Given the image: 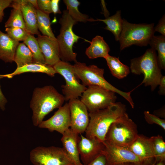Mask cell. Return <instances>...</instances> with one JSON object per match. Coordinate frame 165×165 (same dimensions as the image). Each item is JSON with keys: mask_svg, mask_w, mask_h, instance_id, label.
Masks as SVG:
<instances>
[{"mask_svg": "<svg viewBox=\"0 0 165 165\" xmlns=\"http://www.w3.org/2000/svg\"><path fill=\"white\" fill-rule=\"evenodd\" d=\"M53 67L56 73L60 74L65 79V84L61 86L65 101L78 99L81 97L87 88L79 82L73 65L61 60Z\"/></svg>", "mask_w": 165, "mask_h": 165, "instance_id": "9", "label": "cell"}, {"mask_svg": "<svg viewBox=\"0 0 165 165\" xmlns=\"http://www.w3.org/2000/svg\"><path fill=\"white\" fill-rule=\"evenodd\" d=\"M104 143L105 147L102 154L105 157L106 165H116L127 162L146 163L125 147L113 145L104 141Z\"/></svg>", "mask_w": 165, "mask_h": 165, "instance_id": "12", "label": "cell"}, {"mask_svg": "<svg viewBox=\"0 0 165 165\" xmlns=\"http://www.w3.org/2000/svg\"><path fill=\"white\" fill-rule=\"evenodd\" d=\"M78 148L83 164L87 165L102 154L105 145L102 142L96 138H88L80 134Z\"/></svg>", "mask_w": 165, "mask_h": 165, "instance_id": "14", "label": "cell"}, {"mask_svg": "<svg viewBox=\"0 0 165 165\" xmlns=\"http://www.w3.org/2000/svg\"><path fill=\"white\" fill-rule=\"evenodd\" d=\"M159 90L158 93L160 95H165V76L162 75L159 84Z\"/></svg>", "mask_w": 165, "mask_h": 165, "instance_id": "38", "label": "cell"}, {"mask_svg": "<svg viewBox=\"0 0 165 165\" xmlns=\"http://www.w3.org/2000/svg\"><path fill=\"white\" fill-rule=\"evenodd\" d=\"M49 119L43 121L38 126L52 132L56 131L63 134L71 126L70 112L68 103L58 108Z\"/></svg>", "mask_w": 165, "mask_h": 165, "instance_id": "13", "label": "cell"}, {"mask_svg": "<svg viewBox=\"0 0 165 165\" xmlns=\"http://www.w3.org/2000/svg\"><path fill=\"white\" fill-rule=\"evenodd\" d=\"M23 42L29 48L32 53L33 62L40 64H45L44 57L36 38L33 35L29 34Z\"/></svg>", "mask_w": 165, "mask_h": 165, "instance_id": "29", "label": "cell"}, {"mask_svg": "<svg viewBox=\"0 0 165 165\" xmlns=\"http://www.w3.org/2000/svg\"><path fill=\"white\" fill-rule=\"evenodd\" d=\"M16 1L20 5L27 31L32 35H40L37 26L36 9L28 0Z\"/></svg>", "mask_w": 165, "mask_h": 165, "instance_id": "18", "label": "cell"}, {"mask_svg": "<svg viewBox=\"0 0 165 165\" xmlns=\"http://www.w3.org/2000/svg\"><path fill=\"white\" fill-rule=\"evenodd\" d=\"M64 101V96L52 86L35 88L30 104L33 125L38 126L46 115L61 107Z\"/></svg>", "mask_w": 165, "mask_h": 165, "instance_id": "2", "label": "cell"}, {"mask_svg": "<svg viewBox=\"0 0 165 165\" xmlns=\"http://www.w3.org/2000/svg\"><path fill=\"white\" fill-rule=\"evenodd\" d=\"M59 23L61 27L56 39L59 48L60 59L67 62L73 61L75 63L77 62V54L73 52V47L80 37L73 32V27L77 22L72 18L67 10H64Z\"/></svg>", "mask_w": 165, "mask_h": 165, "instance_id": "6", "label": "cell"}, {"mask_svg": "<svg viewBox=\"0 0 165 165\" xmlns=\"http://www.w3.org/2000/svg\"><path fill=\"white\" fill-rule=\"evenodd\" d=\"M116 165H148L145 163L127 162L117 164Z\"/></svg>", "mask_w": 165, "mask_h": 165, "instance_id": "40", "label": "cell"}, {"mask_svg": "<svg viewBox=\"0 0 165 165\" xmlns=\"http://www.w3.org/2000/svg\"><path fill=\"white\" fill-rule=\"evenodd\" d=\"M36 12L38 30L43 35L56 38L51 29L49 14L45 13L39 9H36Z\"/></svg>", "mask_w": 165, "mask_h": 165, "instance_id": "28", "label": "cell"}, {"mask_svg": "<svg viewBox=\"0 0 165 165\" xmlns=\"http://www.w3.org/2000/svg\"><path fill=\"white\" fill-rule=\"evenodd\" d=\"M154 24H135L123 19V27L119 41L122 50L132 45L147 46L154 35Z\"/></svg>", "mask_w": 165, "mask_h": 165, "instance_id": "7", "label": "cell"}, {"mask_svg": "<svg viewBox=\"0 0 165 165\" xmlns=\"http://www.w3.org/2000/svg\"><path fill=\"white\" fill-rule=\"evenodd\" d=\"M106 159L105 156L101 154L87 165H106ZM82 165H84L82 164Z\"/></svg>", "mask_w": 165, "mask_h": 165, "instance_id": "36", "label": "cell"}, {"mask_svg": "<svg viewBox=\"0 0 165 165\" xmlns=\"http://www.w3.org/2000/svg\"><path fill=\"white\" fill-rule=\"evenodd\" d=\"M120 10L117 11L114 15L105 19L94 20V21H99L104 23L106 25L105 29L111 32L116 41H119L122 29L123 19Z\"/></svg>", "mask_w": 165, "mask_h": 165, "instance_id": "22", "label": "cell"}, {"mask_svg": "<svg viewBox=\"0 0 165 165\" xmlns=\"http://www.w3.org/2000/svg\"><path fill=\"white\" fill-rule=\"evenodd\" d=\"M36 39L44 56L45 64L53 66L61 60L56 38L39 35Z\"/></svg>", "mask_w": 165, "mask_h": 165, "instance_id": "16", "label": "cell"}, {"mask_svg": "<svg viewBox=\"0 0 165 165\" xmlns=\"http://www.w3.org/2000/svg\"><path fill=\"white\" fill-rule=\"evenodd\" d=\"M30 160L34 165H73L62 148L39 146L30 153Z\"/></svg>", "mask_w": 165, "mask_h": 165, "instance_id": "10", "label": "cell"}, {"mask_svg": "<svg viewBox=\"0 0 165 165\" xmlns=\"http://www.w3.org/2000/svg\"><path fill=\"white\" fill-rule=\"evenodd\" d=\"M105 59L111 74L116 78L123 79L130 73V68L122 63L119 58L109 55Z\"/></svg>", "mask_w": 165, "mask_h": 165, "instance_id": "23", "label": "cell"}, {"mask_svg": "<svg viewBox=\"0 0 165 165\" xmlns=\"http://www.w3.org/2000/svg\"><path fill=\"white\" fill-rule=\"evenodd\" d=\"M130 150L148 165H155L156 161L151 137L138 135L134 141L124 147Z\"/></svg>", "mask_w": 165, "mask_h": 165, "instance_id": "15", "label": "cell"}, {"mask_svg": "<svg viewBox=\"0 0 165 165\" xmlns=\"http://www.w3.org/2000/svg\"><path fill=\"white\" fill-rule=\"evenodd\" d=\"M74 71L84 86H98L118 94L129 103L132 108L134 103L130 96L131 92H125L118 89L109 83L104 76V69L95 65L87 66L84 63L77 62L73 65Z\"/></svg>", "mask_w": 165, "mask_h": 165, "instance_id": "4", "label": "cell"}, {"mask_svg": "<svg viewBox=\"0 0 165 165\" xmlns=\"http://www.w3.org/2000/svg\"><path fill=\"white\" fill-rule=\"evenodd\" d=\"M156 163L165 161V142L162 136L158 135L151 137Z\"/></svg>", "mask_w": 165, "mask_h": 165, "instance_id": "30", "label": "cell"}, {"mask_svg": "<svg viewBox=\"0 0 165 165\" xmlns=\"http://www.w3.org/2000/svg\"><path fill=\"white\" fill-rule=\"evenodd\" d=\"M13 61L17 64V68L34 63L32 53L24 43H19L18 45L15 52Z\"/></svg>", "mask_w": 165, "mask_h": 165, "instance_id": "25", "label": "cell"}, {"mask_svg": "<svg viewBox=\"0 0 165 165\" xmlns=\"http://www.w3.org/2000/svg\"><path fill=\"white\" fill-rule=\"evenodd\" d=\"M12 0H0V23L4 16V10L9 7L12 2Z\"/></svg>", "mask_w": 165, "mask_h": 165, "instance_id": "35", "label": "cell"}, {"mask_svg": "<svg viewBox=\"0 0 165 165\" xmlns=\"http://www.w3.org/2000/svg\"><path fill=\"white\" fill-rule=\"evenodd\" d=\"M4 78L3 75L0 74V79ZM7 100L2 93L0 85V108L3 111L5 109V106L7 102Z\"/></svg>", "mask_w": 165, "mask_h": 165, "instance_id": "37", "label": "cell"}, {"mask_svg": "<svg viewBox=\"0 0 165 165\" xmlns=\"http://www.w3.org/2000/svg\"><path fill=\"white\" fill-rule=\"evenodd\" d=\"M130 70L135 75L143 74L144 79L140 85L150 86L153 91L159 85L163 75L157 60L156 50L151 48L146 50L140 57L130 61Z\"/></svg>", "mask_w": 165, "mask_h": 165, "instance_id": "3", "label": "cell"}, {"mask_svg": "<svg viewBox=\"0 0 165 165\" xmlns=\"http://www.w3.org/2000/svg\"><path fill=\"white\" fill-rule=\"evenodd\" d=\"M144 118L146 122L150 124H155L165 130V120L161 119L154 114H152L148 111L144 112Z\"/></svg>", "mask_w": 165, "mask_h": 165, "instance_id": "32", "label": "cell"}, {"mask_svg": "<svg viewBox=\"0 0 165 165\" xmlns=\"http://www.w3.org/2000/svg\"><path fill=\"white\" fill-rule=\"evenodd\" d=\"M126 112L125 105L118 102L107 108L89 112L90 119L85 132V137L88 138H96L104 142L110 126L127 113Z\"/></svg>", "mask_w": 165, "mask_h": 165, "instance_id": "1", "label": "cell"}, {"mask_svg": "<svg viewBox=\"0 0 165 165\" xmlns=\"http://www.w3.org/2000/svg\"><path fill=\"white\" fill-rule=\"evenodd\" d=\"M10 7L13 8L10 16L5 23L6 28L18 27L26 30L25 23L19 4L16 0H13Z\"/></svg>", "mask_w": 165, "mask_h": 165, "instance_id": "24", "label": "cell"}, {"mask_svg": "<svg viewBox=\"0 0 165 165\" xmlns=\"http://www.w3.org/2000/svg\"><path fill=\"white\" fill-rule=\"evenodd\" d=\"M19 42L0 30V59L6 63H11Z\"/></svg>", "mask_w": 165, "mask_h": 165, "instance_id": "19", "label": "cell"}, {"mask_svg": "<svg viewBox=\"0 0 165 165\" xmlns=\"http://www.w3.org/2000/svg\"><path fill=\"white\" fill-rule=\"evenodd\" d=\"M28 1L36 9H38V7L37 0H28Z\"/></svg>", "mask_w": 165, "mask_h": 165, "instance_id": "41", "label": "cell"}, {"mask_svg": "<svg viewBox=\"0 0 165 165\" xmlns=\"http://www.w3.org/2000/svg\"><path fill=\"white\" fill-rule=\"evenodd\" d=\"M156 165H165V161H160L156 163Z\"/></svg>", "mask_w": 165, "mask_h": 165, "instance_id": "42", "label": "cell"}, {"mask_svg": "<svg viewBox=\"0 0 165 165\" xmlns=\"http://www.w3.org/2000/svg\"><path fill=\"white\" fill-rule=\"evenodd\" d=\"M151 48L158 51L157 56L159 66L161 70H165V36H155L152 38L149 44Z\"/></svg>", "mask_w": 165, "mask_h": 165, "instance_id": "26", "label": "cell"}, {"mask_svg": "<svg viewBox=\"0 0 165 165\" xmlns=\"http://www.w3.org/2000/svg\"><path fill=\"white\" fill-rule=\"evenodd\" d=\"M69 15L76 22L86 23L87 21H94V19L89 18V16L82 14L79 10L78 6L80 2L77 0H64Z\"/></svg>", "mask_w": 165, "mask_h": 165, "instance_id": "27", "label": "cell"}, {"mask_svg": "<svg viewBox=\"0 0 165 165\" xmlns=\"http://www.w3.org/2000/svg\"><path fill=\"white\" fill-rule=\"evenodd\" d=\"M138 135L137 125L126 113L111 124L104 141L113 145L125 147L132 143Z\"/></svg>", "mask_w": 165, "mask_h": 165, "instance_id": "5", "label": "cell"}, {"mask_svg": "<svg viewBox=\"0 0 165 165\" xmlns=\"http://www.w3.org/2000/svg\"><path fill=\"white\" fill-rule=\"evenodd\" d=\"M60 1L59 0H51L52 12L55 14L57 13L61 14V13L59 6Z\"/></svg>", "mask_w": 165, "mask_h": 165, "instance_id": "39", "label": "cell"}, {"mask_svg": "<svg viewBox=\"0 0 165 165\" xmlns=\"http://www.w3.org/2000/svg\"><path fill=\"white\" fill-rule=\"evenodd\" d=\"M70 129L79 134L85 132L89 122V112L85 105L78 99L69 101Z\"/></svg>", "mask_w": 165, "mask_h": 165, "instance_id": "11", "label": "cell"}, {"mask_svg": "<svg viewBox=\"0 0 165 165\" xmlns=\"http://www.w3.org/2000/svg\"><path fill=\"white\" fill-rule=\"evenodd\" d=\"M79 134L69 128L62 134L61 138L62 148L73 165L82 164L80 160L78 146Z\"/></svg>", "mask_w": 165, "mask_h": 165, "instance_id": "17", "label": "cell"}, {"mask_svg": "<svg viewBox=\"0 0 165 165\" xmlns=\"http://www.w3.org/2000/svg\"><path fill=\"white\" fill-rule=\"evenodd\" d=\"M37 4L38 9L42 12L49 14L53 13L51 0H38Z\"/></svg>", "mask_w": 165, "mask_h": 165, "instance_id": "33", "label": "cell"}, {"mask_svg": "<svg viewBox=\"0 0 165 165\" xmlns=\"http://www.w3.org/2000/svg\"><path fill=\"white\" fill-rule=\"evenodd\" d=\"M114 92L97 86H88L81 96V101L89 112L107 108L116 103Z\"/></svg>", "mask_w": 165, "mask_h": 165, "instance_id": "8", "label": "cell"}, {"mask_svg": "<svg viewBox=\"0 0 165 165\" xmlns=\"http://www.w3.org/2000/svg\"><path fill=\"white\" fill-rule=\"evenodd\" d=\"M155 32H159L162 35L165 36V16L164 14L159 20L157 25L154 27Z\"/></svg>", "mask_w": 165, "mask_h": 165, "instance_id": "34", "label": "cell"}, {"mask_svg": "<svg viewBox=\"0 0 165 165\" xmlns=\"http://www.w3.org/2000/svg\"><path fill=\"white\" fill-rule=\"evenodd\" d=\"M28 72L44 73L51 77L54 76L56 73L53 66L45 64L32 63L16 68L12 73L4 75V78H11L16 75Z\"/></svg>", "mask_w": 165, "mask_h": 165, "instance_id": "21", "label": "cell"}, {"mask_svg": "<svg viewBox=\"0 0 165 165\" xmlns=\"http://www.w3.org/2000/svg\"><path fill=\"white\" fill-rule=\"evenodd\" d=\"M5 31L11 37L18 42H24L30 34L26 30L18 27L6 28Z\"/></svg>", "mask_w": 165, "mask_h": 165, "instance_id": "31", "label": "cell"}, {"mask_svg": "<svg viewBox=\"0 0 165 165\" xmlns=\"http://www.w3.org/2000/svg\"><path fill=\"white\" fill-rule=\"evenodd\" d=\"M90 45L87 48L85 53L90 59L99 57L105 59L109 55L110 48L102 37L97 35L89 42Z\"/></svg>", "mask_w": 165, "mask_h": 165, "instance_id": "20", "label": "cell"}]
</instances>
